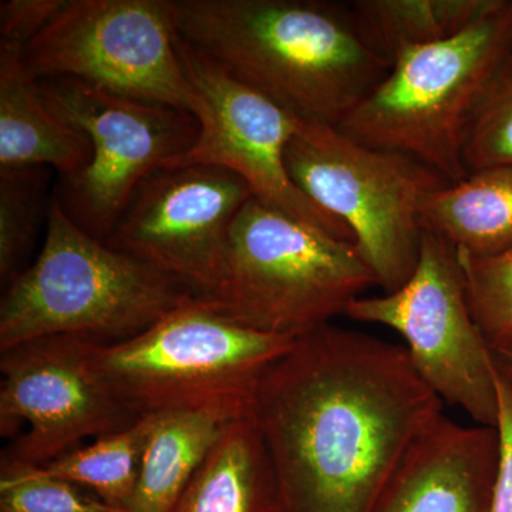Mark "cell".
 <instances>
[{
  "mask_svg": "<svg viewBox=\"0 0 512 512\" xmlns=\"http://www.w3.org/2000/svg\"><path fill=\"white\" fill-rule=\"evenodd\" d=\"M279 512H373L443 400L406 348L328 323L295 340L256 384Z\"/></svg>",
  "mask_w": 512,
  "mask_h": 512,
  "instance_id": "cell-1",
  "label": "cell"
},
{
  "mask_svg": "<svg viewBox=\"0 0 512 512\" xmlns=\"http://www.w3.org/2000/svg\"><path fill=\"white\" fill-rule=\"evenodd\" d=\"M177 35L293 116L338 127L392 69L352 2L171 0Z\"/></svg>",
  "mask_w": 512,
  "mask_h": 512,
  "instance_id": "cell-2",
  "label": "cell"
},
{
  "mask_svg": "<svg viewBox=\"0 0 512 512\" xmlns=\"http://www.w3.org/2000/svg\"><path fill=\"white\" fill-rule=\"evenodd\" d=\"M46 222L42 252L0 303V352L52 336L123 342L201 298L174 276L87 234L56 197Z\"/></svg>",
  "mask_w": 512,
  "mask_h": 512,
  "instance_id": "cell-3",
  "label": "cell"
},
{
  "mask_svg": "<svg viewBox=\"0 0 512 512\" xmlns=\"http://www.w3.org/2000/svg\"><path fill=\"white\" fill-rule=\"evenodd\" d=\"M511 56L512 0H493L457 35L400 50L387 76L338 128L456 184L468 175L464 153L478 113Z\"/></svg>",
  "mask_w": 512,
  "mask_h": 512,
  "instance_id": "cell-4",
  "label": "cell"
},
{
  "mask_svg": "<svg viewBox=\"0 0 512 512\" xmlns=\"http://www.w3.org/2000/svg\"><path fill=\"white\" fill-rule=\"evenodd\" d=\"M295 340L247 328L198 298L134 338L96 343L93 362L138 416L191 410L244 416L262 375Z\"/></svg>",
  "mask_w": 512,
  "mask_h": 512,
  "instance_id": "cell-5",
  "label": "cell"
},
{
  "mask_svg": "<svg viewBox=\"0 0 512 512\" xmlns=\"http://www.w3.org/2000/svg\"><path fill=\"white\" fill-rule=\"evenodd\" d=\"M375 285L353 242L252 195L232 224L224 276L207 301L247 328L298 339L345 315Z\"/></svg>",
  "mask_w": 512,
  "mask_h": 512,
  "instance_id": "cell-6",
  "label": "cell"
},
{
  "mask_svg": "<svg viewBox=\"0 0 512 512\" xmlns=\"http://www.w3.org/2000/svg\"><path fill=\"white\" fill-rule=\"evenodd\" d=\"M285 164L293 184L346 225L383 293L402 288L419 262L424 202L450 181L412 157L303 120Z\"/></svg>",
  "mask_w": 512,
  "mask_h": 512,
  "instance_id": "cell-7",
  "label": "cell"
},
{
  "mask_svg": "<svg viewBox=\"0 0 512 512\" xmlns=\"http://www.w3.org/2000/svg\"><path fill=\"white\" fill-rule=\"evenodd\" d=\"M345 315L399 333L414 369L443 402L478 426L497 427L493 350L471 311L457 251L439 235L424 229L419 262L402 288L360 296Z\"/></svg>",
  "mask_w": 512,
  "mask_h": 512,
  "instance_id": "cell-8",
  "label": "cell"
},
{
  "mask_svg": "<svg viewBox=\"0 0 512 512\" xmlns=\"http://www.w3.org/2000/svg\"><path fill=\"white\" fill-rule=\"evenodd\" d=\"M39 83L50 109L92 146L89 163L62 177L56 200L87 234L106 241L141 183L183 157L200 124L187 111L116 96L79 80Z\"/></svg>",
  "mask_w": 512,
  "mask_h": 512,
  "instance_id": "cell-9",
  "label": "cell"
},
{
  "mask_svg": "<svg viewBox=\"0 0 512 512\" xmlns=\"http://www.w3.org/2000/svg\"><path fill=\"white\" fill-rule=\"evenodd\" d=\"M36 79L67 77L103 92L194 116L171 0H69L25 49Z\"/></svg>",
  "mask_w": 512,
  "mask_h": 512,
  "instance_id": "cell-10",
  "label": "cell"
},
{
  "mask_svg": "<svg viewBox=\"0 0 512 512\" xmlns=\"http://www.w3.org/2000/svg\"><path fill=\"white\" fill-rule=\"evenodd\" d=\"M96 342L52 336L30 340L0 357V431L29 430L6 454L45 466L84 439H100L141 416L121 402L93 362Z\"/></svg>",
  "mask_w": 512,
  "mask_h": 512,
  "instance_id": "cell-11",
  "label": "cell"
},
{
  "mask_svg": "<svg viewBox=\"0 0 512 512\" xmlns=\"http://www.w3.org/2000/svg\"><path fill=\"white\" fill-rule=\"evenodd\" d=\"M177 49L197 97L194 117L200 131L190 150L170 167L225 168L241 177L259 200L330 237L353 242L346 225L309 200L286 170V147L302 120L239 82L178 35Z\"/></svg>",
  "mask_w": 512,
  "mask_h": 512,
  "instance_id": "cell-12",
  "label": "cell"
},
{
  "mask_svg": "<svg viewBox=\"0 0 512 512\" xmlns=\"http://www.w3.org/2000/svg\"><path fill=\"white\" fill-rule=\"evenodd\" d=\"M252 195L225 168H161L134 192L106 242L208 299L224 276L232 224Z\"/></svg>",
  "mask_w": 512,
  "mask_h": 512,
  "instance_id": "cell-13",
  "label": "cell"
},
{
  "mask_svg": "<svg viewBox=\"0 0 512 512\" xmlns=\"http://www.w3.org/2000/svg\"><path fill=\"white\" fill-rule=\"evenodd\" d=\"M498 456L497 427L443 414L414 441L373 512H490Z\"/></svg>",
  "mask_w": 512,
  "mask_h": 512,
  "instance_id": "cell-14",
  "label": "cell"
},
{
  "mask_svg": "<svg viewBox=\"0 0 512 512\" xmlns=\"http://www.w3.org/2000/svg\"><path fill=\"white\" fill-rule=\"evenodd\" d=\"M90 156L87 137L46 103L25 49L0 43V173L50 165L69 177Z\"/></svg>",
  "mask_w": 512,
  "mask_h": 512,
  "instance_id": "cell-15",
  "label": "cell"
},
{
  "mask_svg": "<svg viewBox=\"0 0 512 512\" xmlns=\"http://www.w3.org/2000/svg\"><path fill=\"white\" fill-rule=\"evenodd\" d=\"M171 512H279L271 460L248 413L225 427Z\"/></svg>",
  "mask_w": 512,
  "mask_h": 512,
  "instance_id": "cell-16",
  "label": "cell"
},
{
  "mask_svg": "<svg viewBox=\"0 0 512 512\" xmlns=\"http://www.w3.org/2000/svg\"><path fill=\"white\" fill-rule=\"evenodd\" d=\"M421 220L456 251L473 256L507 251L512 247V164L471 171L434 191Z\"/></svg>",
  "mask_w": 512,
  "mask_h": 512,
  "instance_id": "cell-17",
  "label": "cell"
},
{
  "mask_svg": "<svg viewBox=\"0 0 512 512\" xmlns=\"http://www.w3.org/2000/svg\"><path fill=\"white\" fill-rule=\"evenodd\" d=\"M234 416L218 410L153 414L130 512H171Z\"/></svg>",
  "mask_w": 512,
  "mask_h": 512,
  "instance_id": "cell-18",
  "label": "cell"
},
{
  "mask_svg": "<svg viewBox=\"0 0 512 512\" xmlns=\"http://www.w3.org/2000/svg\"><path fill=\"white\" fill-rule=\"evenodd\" d=\"M151 424L153 414H144L127 429L74 448L43 467L90 491L114 510L130 512Z\"/></svg>",
  "mask_w": 512,
  "mask_h": 512,
  "instance_id": "cell-19",
  "label": "cell"
},
{
  "mask_svg": "<svg viewBox=\"0 0 512 512\" xmlns=\"http://www.w3.org/2000/svg\"><path fill=\"white\" fill-rule=\"evenodd\" d=\"M493 0H356L353 9L390 59L409 47L431 45L476 22Z\"/></svg>",
  "mask_w": 512,
  "mask_h": 512,
  "instance_id": "cell-20",
  "label": "cell"
},
{
  "mask_svg": "<svg viewBox=\"0 0 512 512\" xmlns=\"http://www.w3.org/2000/svg\"><path fill=\"white\" fill-rule=\"evenodd\" d=\"M0 512L120 511L43 466L5 457L0 467Z\"/></svg>",
  "mask_w": 512,
  "mask_h": 512,
  "instance_id": "cell-21",
  "label": "cell"
},
{
  "mask_svg": "<svg viewBox=\"0 0 512 512\" xmlns=\"http://www.w3.org/2000/svg\"><path fill=\"white\" fill-rule=\"evenodd\" d=\"M457 256L474 319L491 350L500 348L512 339V247L491 256Z\"/></svg>",
  "mask_w": 512,
  "mask_h": 512,
  "instance_id": "cell-22",
  "label": "cell"
},
{
  "mask_svg": "<svg viewBox=\"0 0 512 512\" xmlns=\"http://www.w3.org/2000/svg\"><path fill=\"white\" fill-rule=\"evenodd\" d=\"M36 168L0 173V278L6 285L32 247L40 215V180Z\"/></svg>",
  "mask_w": 512,
  "mask_h": 512,
  "instance_id": "cell-23",
  "label": "cell"
},
{
  "mask_svg": "<svg viewBox=\"0 0 512 512\" xmlns=\"http://www.w3.org/2000/svg\"><path fill=\"white\" fill-rule=\"evenodd\" d=\"M464 164L468 173L512 164V56L478 113L468 137Z\"/></svg>",
  "mask_w": 512,
  "mask_h": 512,
  "instance_id": "cell-24",
  "label": "cell"
},
{
  "mask_svg": "<svg viewBox=\"0 0 512 512\" xmlns=\"http://www.w3.org/2000/svg\"><path fill=\"white\" fill-rule=\"evenodd\" d=\"M69 5V0H6L0 5L2 42L26 49L49 28Z\"/></svg>",
  "mask_w": 512,
  "mask_h": 512,
  "instance_id": "cell-25",
  "label": "cell"
},
{
  "mask_svg": "<svg viewBox=\"0 0 512 512\" xmlns=\"http://www.w3.org/2000/svg\"><path fill=\"white\" fill-rule=\"evenodd\" d=\"M495 383L498 394L497 430L500 437V456L490 512H512V387L498 373Z\"/></svg>",
  "mask_w": 512,
  "mask_h": 512,
  "instance_id": "cell-26",
  "label": "cell"
},
{
  "mask_svg": "<svg viewBox=\"0 0 512 512\" xmlns=\"http://www.w3.org/2000/svg\"><path fill=\"white\" fill-rule=\"evenodd\" d=\"M495 370L512 387V339L500 348L493 349Z\"/></svg>",
  "mask_w": 512,
  "mask_h": 512,
  "instance_id": "cell-27",
  "label": "cell"
}]
</instances>
